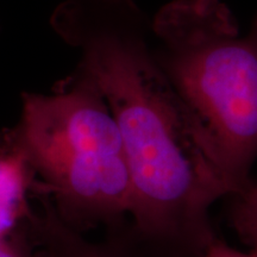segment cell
Here are the masks:
<instances>
[{"label":"cell","instance_id":"6da1fadb","mask_svg":"<svg viewBox=\"0 0 257 257\" xmlns=\"http://www.w3.org/2000/svg\"><path fill=\"white\" fill-rule=\"evenodd\" d=\"M50 23L117 121L137 232L166 257H202L217 238L212 205L243 185L157 62L152 21L135 0H63Z\"/></svg>","mask_w":257,"mask_h":257},{"label":"cell","instance_id":"7a4b0ae2","mask_svg":"<svg viewBox=\"0 0 257 257\" xmlns=\"http://www.w3.org/2000/svg\"><path fill=\"white\" fill-rule=\"evenodd\" d=\"M152 29L161 68L246 184L257 160V15L243 35L221 0H172Z\"/></svg>","mask_w":257,"mask_h":257},{"label":"cell","instance_id":"3957f363","mask_svg":"<svg viewBox=\"0 0 257 257\" xmlns=\"http://www.w3.org/2000/svg\"><path fill=\"white\" fill-rule=\"evenodd\" d=\"M16 148L67 216L113 223L133 210L123 141L100 88L78 67L51 94L24 93Z\"/></svg>","mask_w":257,"mask_h":257},{"label":"cell","instance_id":"277c9868","mask_svg":"<svg viewBox=\"0 0 257 257\" xmlns=\"http://www.w3.org/2000/svg\"><path fill=\"white\" fill-rule=\"evenodd\" d=\"M28 163L14 150L0 154V239L14 231L28 212Z\"/></svg>","mask_w":257,"mask_h":257},{"label":"cell","instance_id":"5b68a950","mask_svg":"<svg viewBox=\"0 0 257 257\" xmlns=\"http://www.w3.org/2000/svg\"><path fill=\"white\" fill-rule=\"evenodd\" d=\"M230 197L231 226L257 255V182L250 179Z\"/></svg>","mask_w":257,"mask_h":257},{"label":"cell","instance_id":"8992f818","mask_svg":"<svg viewBox=\"0 0 257 257\" xmlns=\"http://www.w3.org/2000/svg\"><path fill=\"white\" fill-rule=\"evenodd\" d=\"M202 257H257L255 252H242L236 250L232 246L227 245L223 239H219L217 237L212 242L206 251L204 252Z\"/></svg>","mask_w":257,"mask_h":257},{"label":"cell","instance_id":"52a82bcc","mask_svg":"<svg viewBox=\"0 0 257 257\" xmlns=\"http://www.w3.org/2000/svg\"><path fill=\"white\" fill-rule=\"evenodd\" d=\"M0 257H28L18 249V246L10 244L5 239H0Z\"/></svg>","mask_w":257,"mask_h":257},{"label":"cell","instance_id":"ba28073f","mask_svg":"<svg viewBox=\"0 0 257 257\" xmlns=\"http://www.w3.org/2000/svg\"><path fill=\"white\" fill-rule=\"evenodd\" d=\"M76 257H117L113 253L101 251V250H95L92 248H83L76 253Z\"/></svg>","mask_w":257,"mask_h":257}]
</instances>
